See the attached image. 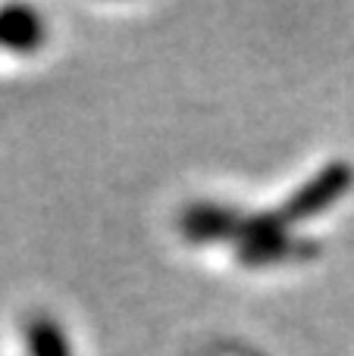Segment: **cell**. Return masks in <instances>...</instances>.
Returning <instances> with one entry per match:
<instances>
[{
	"label": "cell",
	"mask_w": 354,
	"mask_h": 356,
	"mask_svg": "<svg viewBox=\"0 0 354 356\" xmlns=\"http://www.w3.org/2000/svg\"><path fill=\"white\" fill-rule=\"evenodd\" d=\"M354 188V169L345 160H332L323 169H317L307 181H301L292 194L282 200V207L276 209L279 219L288 228L301 225L307 219H317L326 209H332L345 194Z\"/></svg>",
	"instance_id": "7a4b0ae2"
},
{
	"label": "cell",
	"mask_w": 354,
	"mask_h": 356,
	"mask_svg": "<svg viewBox=\"0 0 354 356\" xmlns=\"http://www.w3.org/2000/svg\"><path fill=\"white\" fill-rule=\"evenodd\" d=\"M25 350L29 356H75L63 325L47 313H35L25 322Z\"/></svg>",
	"instance_id": "5b68a950"
},
{
	"label": "cell",
	"mask_w": 354,
	"mask_h": 356,
	"mask_svg": "<svg viewBox=\"0 0 354 356\" xmlns=\"http://www.w3.org/2000/svg\"><path fill=\"white\" fill-rule=\"evenodd\" d=\"M44 44V19L31 6H0V47L13 54H31Z\"/></svg>",
	"instance_id": "277c9868"
},
{
	"label": "cell",
	"mask_w": 354,
	"mask_h": 356,
	"mask_svg": "<svg viewBox=\"0 0 354 356\" xmlns=\"http://www.w3.org/2000/svg\"><path fill=\"white\" fill-rule=\"evenodd\" d=\"M242 216L245 209H236L229 203L198 200L179 213V232L192 244H223V241H236Z\"/></svg>",
	"instance_id": "3957f363"
},
{
	"label": "cell",
	"mask_w": 354,
	"mask_h": 356,
	"mask_svg": "<svg viewBox=\"0 0 354 356\" xmlns=\"http://www.w3.org/2000/svg\"><path fill=\"white\" fill-rule=\"evenodd\" d=\"M236 259L248 269H263V266L279 263H307L320 253V244L314 238L295 234L276 209H261V213H245L242 225L236 234Z\"/></svg>",
	"instance_id": "6da1fadb"
}]
</instances>
